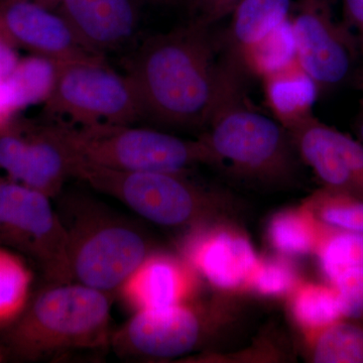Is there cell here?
Here are the masks:
<instances>
[{"label": "cell", "instance_id": "6da1fadb", "mask_svg": "<svg viewBox=\"0 0 363 363\" xmlns=\"http://www.w3.org/2000/svg\"><path fill=\"white\" fill-rule=\"evenodd\" d=\"M216 51L211 28L191 21L145 40L124 67L143 118L171 128L206 125L221 82Z\"/></svg>", "mask_w": 363, "mask_h": 363}, {"label": "cell", "instance_id": "e575fe53", "mask_svg": "<svg viewBox=\"0 0 363 363\" xmlns=\"http://www.w3.org/2000/svg\"><path fill=\"white\" fill-rule=\"evenodd\" d=\"M33 1L52 11H58L62 0H33Z\"/></svg>", "mask_w": 363, "mask_h": 363}, {"label": "cell", "instance_id": "1f68e13d", "mask_svg": "<svg viewBox=\"0 0 363 363\" xmlns=\"http://www.w3.org/2000/svg\"><path fill=\"white\" fill-rule=\"evenodd\" d=\"M16 48L0 37V81L6 80L13 73L20 61Z\"/></svg>", "mask_w": 363, "mask_h": 363}, {"label": "cell", "instance_id": "5bb4252c", "mask_svg": "<svg viewBox=\"0 0 363 363\" xmlns=\"http://www.w3.org/2000/svg\"><path fill=\"white\" fill-rule=\"evenodd\" d=\"M185 253L195 272L221 290L247 285L259 264L247 238L220 229L195 233L188 240Z\"/></svg>", "mask_w": 363, "mask_h": 363}, {"label": "cell", "instance_id": "83f0119b", "mask_svg": "<svg viewBox=\"0 0 363 363\" xmlns=\"http://www.w3.org/2000/svg\"><path fill=\"white\" fill-rule=\"evenodd\" d=\"M331 284L337 291L343 317L363 318V266L345 269Z\"/></svg>", "mask_w": 363, "mask_h": 363}, {"label": "cell", "instance_id": "836d02e7", "mask_svg": "<svg viewBox=\"0 0 363 363\" xmlns=\"http://www.w3.org/2000/svg\"><path fill=\"white\" fill-rule=\"evenodd\" d=\"M145 4H156L160 6H175L183 0H143Z\"/></svg>", "mask_w": 363, "mask_h": 363}, {"label": "cell", "instance_id": "484cf974", "mask_svg": "<svg viewBox=\"0 0 363 363\" xmlns=\"http://www.w3.org/2000/svg\"><path fill=\"white\" fill-rule=\"evenodd\" d=\"M316 252L325 276L331 281L345 269L363 266V233L326 226Z\"/></svg>", "mask_w": 363, "mask_h": 363}, {"label": "cell", "instance_id": "ba28073f", "mask_svg": "<svg viewBox=\"0 0 363 363\" xmlns=\"http://www.w3.org/2000/svg\"><path fill=\"white\" fill-rule=\"evenodd\" d=\"M44 109L79 126L135 124L143 118L130 80L102 56L60 64L56 85Z\"/></svg>", "mask_w": 363, "mask_h": 363}, {"label": "cell", "instance_id": "7402d4cb", "mask_svg": "<svg viewBox=\"0 0 363 363\" xmlns=\"http://www.w3.org/2000/svg\"><path fill=\"white\" fill-rule=\"evenodd\" d=\"M292 312L301 328L311 338L344 318L339 295L333 286H298L293 298Z\"/></svg>", "mask_w": 363, "mask_h": 363}, {"label": "cell", "instance_id": "ffe728a7", "mask_svg": "<svg viewBox=\"0 0 363 363\" xmlns=\"http://www.w3.org/2000/svg\"><path fill=\"white\" fill-rule=\"evenodd\" d=\"M33 272L18 253L0 247V332L13 325L32 297Z\"/></svg>", "mask_w": 363, "mask_h": 363}, {"label": "cell", "instance_id": "d4e9b609", "mask_svg": "<svg viewBox=\"0 0 363 363\" xmlns=\"http://www.w3.org/2000/svg\"><path fill=\"white\" fill-rule=\"evenodd\" d=\"M313 360L318 363H363V328L342 320L318 332Z\"/></svg>", "mask_w": 363, "mask_h": 363}, {"label": "cell", "instance_id": "cb8c5ba5", "mask_svg": "<svg viewBox=\"0 0 363 363\" xmlns=\"http://www.w3.org/2000/svg\"><path fill=\"white\" fill-rule=\"evenodd\" d=\"M305 206L324 225L363 233V198L325 187Z\"/></svg>", "mask_w": 363, "mask_h": 363}, {"label": "cell", "instance_id": "d6986e66", "mask_svg": "<svg viewBox=\"0 0 363 363\" xmlns=\"http://www.w3.org/2000/svg\"><path fill=\"white\" fill-rule=\"evenodd\" d=\"M229 57L240 64L247 76L260 79L289 65L297 58L291 18L248 45L240 54Z\"/></svg>", "mask_w": 363, "mask_h": 363}, {"label": "cell", "instance_id": "f35d334b", "mask_svg": "<svg viewBox=\"0 0 363 363\" xmlns=\"http://www.w3.org/2000/svg\"><path fill=\"white\" fill-rule=\"evenodd\" d=\"M359 133H360V136H362V143H363V114H362V121H360Z\"/></svg>", "mask_w": 363, "mask_h": 363}, {"label": "cell", "instance_id": "f546056e", "mask_svg": "<svg viewBox=\"0 0 363 363\" xmlns=\"http://www.w3.org/2000/svg\"><path fill=\"white\" fill-rule=\"evenodd\" d=\"M242 0H187L191 23L212 28L230 16Z\"/></svg>", "mask_w": 363, "mask_h": 363}, {"label": "cell", "instance_id": "9a60e30c", "mask_svg": "<svg viewBox=\"0 0 363 363\" xmlns=\"http://www.w3.org/2000/svg\"><path fill=\"white\" fill-rule=\"evenodd\" d=\"M195 286V269L188 262L150 252L118 292L136 312L184 304Z\"/></svg>", "mask_w": 363, "mask_h": 363}, {"label": "cell", "instance_id": "603a6c76", "mask_svg": "<svg viewBox=\"0 0 363 363\" xmlns=\"http://www.w3.org/2000/svg\"><path fill=\"white\" fill-rule=\"evenodd\" d=\"M60 63L39 55L21 58L9 76L16 90L21 111L33 105L43 104L51 97Z\"/></svg>", "mask_w": 363, "mask_h": 363}, {"label": "cell", "instance_id": "8fae6325", "mask_svg": "<svg viewBox=\"0 0 363 363\" xmlns=\"http://www.w3.org/2000/svg\"><path fill=\"white\" fill-rule=\"evenodd\" d=\"M203 321L194 308L184 304L140 310L113 331L111 346L123 357L164 359L181 357L201 341Z\"/></svg>", "mask_w": 363, "mask_h": 363}, {"label": "cell", "instance_id": "4fadbf2b", "mask_svg": "<svg viewBox=\"0 0 363 363\" xmlns=\"http://www.w3.org/2000/svg\"><path fill=\"white\" fill-rule=\"evenodd\" d=\"M143 4V0H62L58 11L88 50L104 57L135 38Z\"/></svg>", "mask_w": 363, "mask_h": 363}, {"label": "cell", "instance_id": "9c48e42d", "mask_svg": "<svg viewBox=\"0 0 363 363\" xmlns=\"http://www.w3.org/2000/svg\"><path fill=\"white\" fill-rule=\"evenodd\" d=\"M74 156L52 124L14 121L0 130V176L56 199L73 178Z\"/></svg>", "mask_w": 363, "mask_h": 363}, {"label": "cell", "instance_id": "2e32d148", "mask_svg": "<svg viewBox=\"0 0 363 363\" xmlns=\"http://www.w3.org/2000/svg\"><path fill=\"white\" fill-rule=\"evenodd\" d=\"M262 80L267 107L289 133L315 116L319 89L297 58Z\"/></svg>", "mask_w": 363, "mask_h": 363}, {"label": "cell", "instance_id": "8992f818", "mask_svg": "<svg viewBox=\"0 0 363 363\" xmlns=\"http://www.w3.org/2000/svg\"><path fill=\"white\" fill-rule=\"evenodd\" d=\"M183 173L116 171L74 159L72 175L118 200L145 220L179 227L199 221L209 201L204 191Z\"/></svg>", "mask_w": 363, "mask_h": 363}, {"label": "cell", "instance_id": "ac0fdd59", "mask_svg": "<svg viewBox=\"0 0 363 363\" xmlns=\"http://www.w3.org/2000/svg\"><path fill=\"white\" fill-rule=\"evenodd\" d=\"M292 0H242L230 14L224 54L236 56L290 18Z\"/></svg>", "mask_w": 363, "mask_h": 363}, {"label": "cell", "instance_id": "e0dca14e", "mask_svg": "<svg viewBox=\"0 0 363 363\" xmlns=\"http://www.w3.org/2000/svg\"><path fill=\"white\" fill-rule=\"evenodd\" d=\"M306 164L325 187L354 195L350 175L332 136V128L313 116L290 133Z\"/></svg>", "mask_w": 363, "mask_h": 363}, {"label": "cell", "instance_id": "d6a6232c", "mask_svg": "<svg viewBox=\"0 0 363 363\" xmlns=\"http://www.w3.org/2000/svg\"><path fill=\"white\" fill-rule=\"evenodd\" d=\"M344 13L347 25L359 30L363 35V0H343Z\"/></svg>", "mask_w": 363, "mask_h": 363}, {"label": "cell", "instance_id": "52a82bcc", "mask_svg": "<svg viewBox=\"0 0 363 363\" xmlns=\"http://www.w3.org/2000/svg\"><path fill=\"white\" fill-rule=\"evenodd\" d=\"M52 200L0 176V247L33 262L45 284L72 283L66 229Z\"/></svg>", "mask_w": 363, "mask_h": 363}, {"label": "cell", "instance_id": "8d00e7d4", "mask_svg": "<svg viewBox=\"0 0 363 363\" xmlns=\"http://www.w3.org/2000/svg\"><path fill=\"white\" fill-rule=\"evenodd\" d=\"M6 358V352L4 350V348L2 347V345H0V362H4Z\"/></svg>", "mask_w": 363, "mask_h": 363}, {"label": "cell", "instance_id": "4dcf8cb0", "mask_svg": "<svg viewBox=\"0 0 363 363\" xmlns=\"http://www.w3.org/2000/svg\"><path fill=\"white\" fill-rule=\"evenodd\" d=\"M20 111L18 96L9 77L0 81V130L16 121V116Z\"/></svg>", "mask_w": 363, "mask_h": 363}, {"label": "cell", "instance_id": "f1b7e54d", "mask_svg": "<svg viewBox=\"0 0 363 363\" xmlns=\"http://www.w3.org/2000/svg\"><path fill=\"white\" fill-rule=\"evenodd\" d=\"M332 136L347 169L354 195L363 198V143L334 128Z\"/></svg>", "mask_w": 363, "mask_h": 363}, {"label": "cell", "instance_id": "74e56055", "mask_svg": "<svg viewBox=\"0 0 363 363\" xmlns=\"http://www.w3.org/2000/svg\"><path fill=\"white\" fill-rule=\"evenodd\" d=\"M25 1V0H0V6H6V4H13V2Z\"/></svg>", "mask_w": 363, "mask_h": 363}, {"label": "cell", "instance_id": "277c9868", "mask_svg": "<svg viewBox=\"0 0 363 363\" xmlns=\"http://www.w3.org/2000/svg\"><path fill=\"white\" fill-rule=\"evenodd\" d=\"M218 95L202 136L217 162H230L241 174L259 178L283 176L290 168L288 135L276 119L252 106L245 93L247 74L223 56Z\"/></svg>", "mask_w": 363, "mask_h": 363}, {"label": "cell", "instance_id": "7a4b0ae2", "mask_svg": "<svg viewBox=\"0 0 363 363\" xmlns=\"http://www.w3.org/2000/svg\"><path fill=\"white\" fill-rule=\"evenodd\" d=\"M6 354L40 362L111 345L109 294L82 284H45L13 325L0 332Z\"/></svg>", "mask_w": 363, "mask_h": 363}, {"label": "cell", "instance_id": "5b68a950", "mask_svg": "<svg viewBox=\"0 0 363 363\" xmlns=\"http://www.w3.org/2000/svg\"><path fill=\"white\" fill-rule=\"evenodd\" d=\"M52 126L75 160L106 169L180 173L199 162H217L202 138L184 140L133 124Z\"/></svg>", "mask_w": 363, "mask_h": 363}, {"label": "cell", "instance_id": "d590c367", "mask_svg": "<svg viewBox=\"0 0 363 363\" xmlns=\"http://www.w3.org/2000/svg\"><path fill=\"white\" fill-rule=\"evenodd\" d=\"M362 71H360V76H359V89L360 92H362V105L363 108V35H362Z\"/></svg>", "mask_w": 363, "mask_h": 363}, {"label": "cell", "instance_id": "30bf717a", "mask_svg": "<svg viewBox=\"0 0 363 363\" xmlns=\"http://www.w3.org/2000/svg\"><path fill=\"white\" fill-rule=\"evenodd\" d=\"M291 23L296 57L319 92L345 81L354 62V38L334 18L329 0H298Z\"/></svg>", "mask_w": 363, "mask_h": 363}, {"label": "cell", "instance_id": "44dd1931", "mask_svg": "<svg viewBox=\"0 0 363 363\" xmlns=\"http://www.w3.org/2000/svg\"><path fill=\"white\" fill-rule=\"evenodd\" d=\"M325 229L326 225L303 207L276 215L269 225V236L279 252L298 257L317 250Z\"/></svg>", "mask_w": 363, "mask_h": 363}, {"label": "cell", "instance_id": "7c38bea8", "mask_svg": "<svg viewBox=\"0 0 363 363\" xmlns=\"http://www.w3.org/2000/svg\"><path fill=\"white\" fill-rule=\"evenodd\" d=\"M0 37L16 49L60 64L99 56L87 49L58 11L33 0L0 6Z\"/></svg>", "mask_w": 363, "mask_h": 363}, {"label": "cell", "instance_id": "3957f363", "mask_svg": "<svg viewBox=\"0 0 363 363\" xmlns=\"http://www.w3.org/2000/svg\"><path fill=\"white\" fill-rule=\"evenodd\" d=\"M58 198L73 281L107 294L118 291L150 253L145 233L88 196L62 193Z\"/></svg>", "mask_w": 363, "mask_h": 363}, {"label": "cell", "instance_id": "4316f807", "mask_svg": "<svg viewBox=\"0 0 363 363\" xmlns=\"http://www.w3.org/2000/svg\"><path fill=\"white\" fill-rule=\"evenodd\" d=\"M247 285L260 295H284L297 285V274L292 266L285 260H259Z\"/></svg>", "mask_w": 363, "mask_h": 363}]
</instances>
